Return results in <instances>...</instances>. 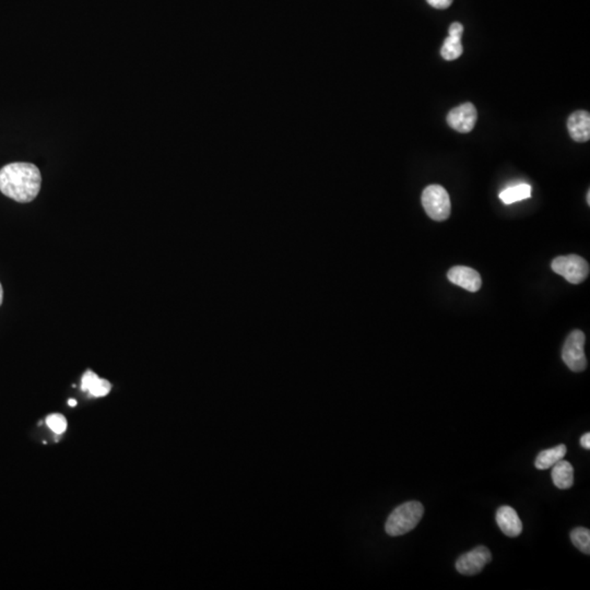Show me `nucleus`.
Returning <instances> with one entry per match:
<instances>
[{
	"label": "nucleus",
	"mask_w": 590,
	"mask_h": 590,
	"mask_svg": "<svg viewBox=\"0 0 590 590\" xmlns=\"http://www.w3.org/2000/svg\"><path fill=\"white\" fill-rule=\"evenodd\" d=\"M41 184V172L32 163L16 162L0 169V192L18 203L33 201Z\"/></svg>",
	"instance_id": "1"
},
{
	"label": "nucleus",
	"mask_w": 590,
	"mask_h": 590,
	"mask_svg": "<svg viewBox=\"0 0 590 590\" xmlns=\"http://www.w3.org/2000/svg\"><path fill=\"white\" fill-rule=\"evenodd\" d=\"M423 514L424 507L420 502L411 500L401 504L388 517L385 525L386 532L391 537L408 534L418 526Z\"/></svg>",
	"instance_id": "2"
},
{
	"label": "nucleus",
	"mask_w": 590,
	"mask_h": 590,
	"mask_svg": "<svg viewBox=\"0 0 590 590\" xmlns=\"http://www.w3.org/2000/svg\"><path fill=\"white\" fill-rule=\"evenodd\" d=\"M422 205L430 218L445 221L450 216L452 203L448 193L439 185L428 186L422 194Z\"/></svg>",
	"instance_id": "3"
},
{
	"label": "nucleus",
	"mask_w": 590,
	"mask_h": 590,
	"mask_svg": "<svg viewBox=\"0 0 590 590\" xmlns=\"http://www.w3.org/2000/svg\"><path fill=\"white\" fill-rule=\"evenodd\" d=\"M551 268L572 285H580L589 275V264L578 255L557 257L552 262Z\"/></svg>",
	"instance_id": "4"
},
{
	"label": "nucleus",
	"mask_w": 590,
	"mask_h": 590,
	"mask_svg": "<svg viewBox=\"0 0 590 590\" xmlns=\"http://www.w3.org/2000/svg\"><path fill=\"white\" fill-rule=\"evenodd\" d=\"M585 342V334L580 330H574L571 332L570 336L567 337L563 346V361L573 372H582L587 367V359L584 350Z\"/></svg>",
	"instance_id": "5"
},
{
	"label": "nucleus",
	"mask_w": 590,
	"mask_h": 590,
	"mask_svg": "<svg viewBox=\"0 0 590 590\" xmlns=\"http://www.w3.org/2000/svg\"><path fill=\"white\" fill-rule=\"evenodd\" d=\"M491 561L492 555L490 550L483 546H479L460 557V559H457L456 568L460 574L473 576L479 574Z\"/></svg>",
	"instance_id": "6"
},
{
	"label": "nucleus",
	"mask_w": 590,
	"mask_h": 590,
	"mask_svg": "<svg viewBox=\"0 0 590 590\" xmlns=\"http://www.w3.org/2000/svg\"><path fill=\"white\" fill-rule=\"evenodd\" d=\"M477 119V108L472 103H464L458 108H453L447 115L449 126L462 134H468L475 128Z\"/></svg>",
	"instance_id": "7"
},
{
	"label": "nucleus",
	"mask_w": 590,
	"mask_h": 590,
	"mask_svg": "<svg viewBox=\"0 0 590 590\" xmlns=\"http://www.w3.org/2000/svg\"><path fill=\"white\" fill-rule=\"evenodd\" d=\"M450 283L458 287H462L464 290L469 292H477L480 290L482 285V280L479 272L469 267H464V266H457L452 268L447 273Z\"/></svg>",
	"instance_id": "8"
},
{
	"label": "nucleus",
	"mask_w": 590,
	"mask_h": 590,
	"mask_svg": "<svg viewBox=\"0 0 590 590\" xmlns=\"http://www.w3.org/2000/svg\"><path fill=\"white\" fill-rule=\"evenodd\" d=\"M496 523L505 536L515 538L523 532V523L511 506H500L496 512Z\"/></svg>",
	"instance_id": "9"
},
{
	"label": "nucleus",
	"mask_w": 590,
	"mask_h": 590,
	"mask_svg": "<svg viewBox=\"0 0 590 590\" xmlns=\"http://www.w3.org/2000/svg\"><path fill=\"white\" fill-rule=\"evenodd\" d=\"M567 129L573 140L586 142L590 139V114L586 110H576L568 117Z\"/></svg>",
	"instance_id": "10"
},
{
	"label": "nucleus",
	"mask_w": 590,
	"mask_h": 590,
	"mask_svg": "<svg viewBox=\"0 0 590 590\" xmlns=\"http://www.w3.org/2000/svg\"><path fill=\"white\" fill-rule=\"evenodd\" d=\"M81 389L93 397H106L112 389V384L104 378H99L92 371H87L81 380Z\"/></svg>",
	"instance_id": "11"
},
{
	"label": "nucleus",
	"mask_w": 590,
	"mask_h": 590,
	"mask_svg": "<svg viewBox=\"0 0 590 590\" xmlns=\"http://www.w3.org/2000/svg\"><path fill=\"white\" fill-rule=\"evenodd\" d=\"M552 480L559 490H567L574 484V468L571 462L559 460L552 467Z\"/></svg>",
	"instance_id": "12"
},
{
	"label": "nucleus",
	"mask_w": 590,
	"mask_h": 590,
	"mask_svg": "<svg viewBox=\"0 0 590 590\" xmlns=\"http://www.w3.org/2000/svg\"><path fill=\"white\" fill-rule=\"evenodd\" d=\"M567 448L564 444L557 445L553 448L546 449L542 450L538 456H537L534 466L537 469L547 470L549 468L553 467L557 462L562 460L566 455Z\"/></svg>",
	"instance_id": "13"
},
{
	"label": "nucleus",
	"mask_w": 590,
	"mask_h": 590,
	"mask_svg": "<svg viewBox=\"0 0 590 590\" xmlns=\"http://www.w3.org/2000/svg\"><path fill=\"white\" fill-rule=\"evenodd\" d=\"M498 197L505 205L525 201L531 197V186L528 184H519V185L505 188L503 192H500Z\"/></svg>",
	"instance_id": "14"
},
{
	"label": "nucleus",
	"mask_w": 590,
	"mask_h": 590,
	"mask_svg": "<svg viewBox=\"0 0 590 590\" xmlns=\"http://www.w3.org/2000/svg\"><path fill=\"white\" fill-rule=\"evenodd\" d=\"M464 53V47H462V39L460 37H455V36H447L445 39L444 44L441 47V55L445 60H455L460 58Z\"/></svg>",
	"instance_id": "15"
},
{
	"label": "nucleus",
	"mask_w": 590,
	"mask_h": 590,
	"mask_svg": "<svg viewBox=\"0 0 590 590\" xmlns=\"http://www.w3.org/2000/svg\"><path fill=\"white\" fill-rule=\"evenodd\" d=\"M571 540L575 547L585 555H590V531L584 527L575 528L571 532Z\"/></svg>",
	"instance_id": "16"
},
{
	"label": "nucleus",
	"mask_w": 590,
	"mask_h": 590,
	"mask_svg": "<svg viewBox=\"0 0 590 590\" xmlns=\"http://www.w3.org/2000/svg\"><path fill=\"white\" fill-rule=\"evenodd\" d=\"M45 422H47L49 429H51V431L54 432L57 435L65 433L66 430H67V420H66V418L62 414H59V413L49 414Z\"/></svg>",
	"instance_id": "17"
},
{
	"label": "nucleus",
	"mask_w": 590,
	"mask_h": 590,
	"mask_svg": "<svg viewBox=\"0 0 590 590\" xmlns=\"http://www.w3.org/2000/svg\"><path fill=\"white\" fill-rule=\"evenodd\" d=\"M430 6L433 8L446 9L449 6L452 5L453 0H426Z\"/></svg>",
	"instance_id": "18"
},
{
	"label": "nucleus",
	"mask_w": 590,
	"mask_h": 590,
	"mask_svg": "<svg viewBox=\"0 0 590 590\" xmlns=\"http://www.w3.org/2000/svg\"><path fill=\"white\" fill-rule=\"evenodd\" d=\"M462 33H464V26H462V24H458V22H454L452 26H449V35L462 39Z\"/></svg>",
	"instance_id": "19"
},
{
	"label": "nucleus",
	"mask_w": 590,
	"mask_h": 590,
	"mask_svg": "<svg viewBox=\"0 0 590 590\" xmlns=\"http://www.w3.org/2000/svg\"><path fill=\"white\" fill-rule=\"evenodd\" d=\"M580 445L585 449H590V433H586L580 439Z\"/></svg>",
	"instance_id": "20"
},
{
	"label": "nucleus",
	"mask_w": 590,
	"mask_h": 590,
	"mask_svg": "<svg viewBox=\"0 0 590 590\" xmlns=\"http://www.w3.org/2000/svg\"><path fill=\"white\" fill-rule=\"evenodd\" d=\"M3 285H1V283H0V305H1V304H3Z\"/></svg>",
	"instance_id": "21"
},
{
	"label": "nucleus",
	"mask_w": 590,
	"mask_h": 590,
	"mask_svg": "<svg viewBox=\"0 0 590 590\" xmlns=\"http://www.w3.org/2000/svg\"><path fill=\"white\" fill-rule=\"evenodd\" d=\"M68 405H69L70 407H75V405H77V401H76L75 399H69Z\"/></svg>",
	"instance_id": "22"
},
{
	"label": "nucleus",
	"mask_w": 590,
	"mask_h": 590,
	"mask_svg": "<svg viewBox=\"0 0 590 590\" xmlns=\"http://www.w3.org/2000/svg\"><path fill=\"white\" fill-rule=\"evenodd\" d=\"M587 203H588V205H589V203H590V192H589V190H588V193H587Z\"/></svg>",
	"instance_id": "23"
}]
</instances>
